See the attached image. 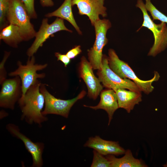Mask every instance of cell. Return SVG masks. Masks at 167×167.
<instances>
[{"label": "cell", "instance_id": "7c38bea8", "mask_svg": "<svg viewBox=\"0 0 167 167\" xmlns=\"http://www.w3.org/2000/svg\"><path fill=\"white\" fill-rule=\"evenodd\" d=\"M104 2L105 0H72V5H76L79 14L87 16L92 25L94 26L100 19V15L105 18L107 15Z\"/></svg>", "mask_w": 167, "mask_h": 167}, {"label": "cell", "instance_id": "277c9868", "mask_svg": "<svg viewBox=\"0 0 167 167\" xmlns=\"http://www.w3.org/2000/svg\"><path fill=\"white\" fill-rule=\"evenodd\" d=\"M136 6L141 11L143 21L142 26L147 28L153 35L154 41L150 48L148 55L155 57L164 51L167 46V26L165 23L161 22L159 24H155L148 13L145 3L142 0H137Z\"/></svg>", "mask_w": 167, "mask_h": 167}, {"label": "cell", "instance_id": "4fadbf2b", "mask_svg": "<svg viewBox=\"0 0 167 167\" xmlns=\"http://www.w3.org/2000/svg\"><path fill=\"white\" fill-rule=\"evenodd\" d=\"M93 70L89 61L85 56H82L79 67L80 76L87 86L88 96L91 99L96 100L102 90L103 87L98 78L94 75Z\"/></svg>", "mask_w": 167, "mask_h": 167}, {"label": "cell", "instance_id": "5bb4252c", "mask_svg": "<svg viewBox=\"0 0 167 167\" xmlns=\"http://www.w3.org/2000/svg\"><path fill=\"white\" fill-rule=\"evenodd\" d=\"M84 146L93 148L104 156L121 155L126 151L118 142L105 140L99 136L90 137Z\"/></svg>", "mask_w": 167, "mask_h": 167}, {"label": "cell", "instance_id": "ffe728a7", "mask_svg": "<svg viewBox=\"0 0 167 167\" xmlns=\"http://www.w3.org/2000/svg\"><path fill=\"white\" fill-rule=\"evenodd\" d=\"M145 6L151 14L152 20H158L167 23V16L159 11L152 3L151 0H145Z\"/></svg>", "mask_w": 167, "mask_h": 167}, {"label": "cell", "instance_id": "52a82bcc", "mask_svg": "<svg viewBox=\"0 0 167 167\" xmlns=\"http://www.w3.org/2000/svg\"><path fill=\"white\" fill-rule=\"evenodd\" d=\"M35 58L33 55L29 57L26 65H23L20 61L17 63L18 68L15 71L8 74L10 76H19L20 78L24 96L28 89L38 79H43L45 76V73L38 74V71L42 70L47 67L48 64L35 63Z\"/></svg>", "mask_w": 167, "mask_h": 167}, {"label": "cell", "instance_id": "30bf717a", "mask_svg": "<svg viewBox=\"0 0 167 167\" xmlns=\"http://www.w3.org/2000/svg\"><path fill=\"white\" fill-rule=\"evenodd\" d=\"M0 106L14 110L15 105L22 96L21 81L18 76L6 79L1 84Z\"/></svg>", "mask_w": 167, "mask_h": 167}, {"label": "cell", "instance_id": "d6986e66", "mask_svg": "<svg viewBox=\"0 0 167 167\" xmlns=\"http://www.w3.org/2000/svg\"><path fill=\"white\" fill-rule=\"evenodd\" d=\"M72 0H65L57 10L45 15L47 18L56 17L69 22L74 28L78 33L82 34V32L77 24L74 18L72 9Z\"/></svg>", "mask_w": 167, "mask_h": 167}, {"label": "cell", "instance_id": "484cf974", "mask_svg": "<svg viewBox=\"0 0 167 167\" xmlns=\"http://www.w3.org/2000/svg\"><path fill=\"white\" fill-rule=\"evenodd\" d=\"M55 55L57 58V60L60 61L63 63L65 67H66L71 62V59L66 54H62L59 52H56L55 53Z\"/></svg>", "mask_w": 167, "mask_h": 167}, {"label": "cell", "instance_id": "44dd1931", "mask_svg": "<svg viewBox=\"0 0 167 167\" xmlns=\"http://www.w3.org/2000/svg\"><path fill=\"white\" fill-rule=\"evenodd\" d=\"M93 156L91 167H111L110 161L105 156L96 150L93 151Z\"/></svg>", "mask_w": 167, "mask_h": 167}, {"label": "cell", "instance_id": "7402d4cb", "mask_svg": "<svg viewBox=\"0 0 167 167\" xmlns=\"http://www.w3.org/2000/svg\"><path fill=\"white\" fill-rule=\"evenodd\" d=\"M10 0H0V30L9 24L6 18Z\"/></svg>", "mask_w": 167, "mask_h": 167}, {"label": "cell", "instance_id": "2e32d148", "mask_svg": "<svg viewBox=\"0 0 167 167\" xmlns=\"http://www.w3.org/2000/svg\"><path fill=\"white\" fill-rule=\"evenodd\" d=\"M119 108H123L129 113L135 105L142 101L141 92L119 89L115 91Z\"/></svg>", "mask_w": 167, "mask_h": 167}, {"label": "cell", "instance_id": "83f0119b", "mask_svg": "<svg viewBox=\"0 0 167 167\" xmlns=\"http://www.w3.org/2000/svg\"><path fill=\"white\" fill-rule=\"evenodd\" d=\"M163 166L165 167H167V162L166 164H164L163 165Z\"/></svg>", "mask_w": 167, "mask_h": 167}, {"label": "cell", "instance_id": "8fae6325", "mask_svg": "<svg viewBox=\"0 0 167 167\" xmlns=\"http://www.w3.org/2000/svg\"><path fill=\"white\" fill-rule=\"evenodd\" d=\"M6 127L13 136L22 141L26 149L31 154L33 161L31 167H42L43 163L42 154L44 148V144L41 142H33L21 132L19 126L14 124H8Z\"/></svg>", "mask_w": 167, "mask_h": 167}, {"label": "cell", "instance_id": "ac0fdd59", "mask_svg": "<svg viewBox=\"0 0 167 167\" xmlns=\"http://www.w3.org/2000/svg\"><path fill=\"white\" fill-rule=\"evenodd\" d=\"M0 30V39L10 47L17 48L24 41L20 29L16 25L9 24Z\"/></svg>", "mask_w": 167, "mask_h": 167}, {"label": "cell", "instance_id": "6da1fadb", "mask_svg": "<svg viewBox=\"0 0 167 167\" xmlns=\"http://www.w3.org/2000/svg\"><path fill=\"white\" fill-rule=\"evenodd\" d=\"M41 84L38 79L18 102L22 113L21 119L28 124L34 123L40 126L48 120L42 113L45 106V100L40 91Z\"/></svg>", "mask_w": 167, "mask_h": 167}, {"label": "cell", "instance_id": "9c48e42d", "mask_svg": "<svg viewBox=\"0 0 167 167\" xmlns=\"http://www.w3.org/2000/svg\"><path fill=\"white\" fill-rule=\"evenodd\" d=\"M61 31L72 32L66 27L64 19L61 18L57 17L51 24H49L47 18L43 19L40 28L36 32L34 41L27 51V55L28 57L34 55L48 39L53 36L55 33Z\"/></svg>", "mask_w": 167, "mask_h": 167}, {"label": "cell", "instance_id": "7a4b0ae2", "mask_svg": "<svg viewBox=\"0 0 167 167\" xmlns=\"http://www.w3.org/2000/svg\"><path fill=\"white\" fill-rule=\"evenodd\" d=\"M108 60L110 68L117 75L122 78H126L134 82L141 92L148 94L154 90L152 84L157 81L160 75L156 71L154 72V77L148 80H143L139 79L128 64L120 60L115 50L110 49L108 50Z\"/></svg>", "mask_w": 167, "mask_h": 167}, {"label": "cell", "instance_id": "ba28073f", "mask_svg": "<svg viewBox=\"0 0 167 167\" xmlns=\"http://www.w3.org/2000/svg\"><path fill=\"white\" fill-rule=\"evenodd\" d=\"M98 78L103 87L115 91L119 89H127L141 92L135 83L130 79L122 78L115 73L109 67L108 57L103 55L102 66L96 73Z\"/></svg>", "mask_w": 167, "mask_h": 167}, {"label": "cell", "instance_id": "9a60e30c", "mask_svg": "<svg viewBox=\"0 0 167 167\" xmlns=\"http://www.w3.org/2000/svg\"><path fill=\"white\" fill-rule=\"evenodd\" d=\"M100 96V102L96 105L92 106L84 105V106L95 110L101 109L105 111L108 115V125H109L114 113L119 108L116 94L113 89H107L101 91Z\"/></svg>", "mask_w": 167, "mask_h": 167}, {"label": "cell", "instance_id": "603a6c76", "mask_svg": "<svg viewBox=\"0 0 167 167\" xmlns=\"http://www.w3.org/2000/svg\"><path fill=\"white\" fill-rule=\"evenodd\" d=\"M23 2L31 19H36L37 15L34 7V0H21Z\"/></svg>", "mask_w": 167, "mask_h": 167}, {"label": "cell", "instance_id": "3957f363", "mask_svg": "<svg viewBox=\"0 0 167 167\" xmlns=\"http://www.w3.org/2000/svg\"><path fill=\"white\" fill-rule=\"evenodd\" d=\"M6 19L8 24L19 27L24 41H29L35 37L36 32L21 0H10Z\"/></svg>", "mask_w": 167, "mask_h": 167}, {"label": "cell", "instance_id": "5b68a950", "mask_svg": "<svg viewBox=\"0 0 167 167\" xmlns=\"http://www.w3.org/2000/svg\"><path fill=\"white\" fill-rule=\"evenodd\" d=\"M93 26L95 32V40L92 47L88 50V59L93 70H98L102 66V50L108 42L106 34L111 27V24L108 19H100Z\"/></svg>", "mask_w": 167, "mask_h": 167}, {"label": "cell", "instance_id": "8992f818", "mask_svg": "<svg viewBox=\"0 0 167 167\" xmlns=\"http://www.w3.org/2000/svg\"><path fill=\"white\" fill-rule=\"evenodd\" d=\"M46 85L41 83L40 88L45 98V107L42 113L45 116L54 114L67 118L73 105L78 100L84 98L86 94L84 90H83L74 98L67 100L61 99L56 98L50 93L46 89Z\"/></svg>", "mask_w": 167, "mask_h": 167}, {"label": "cell", "instance_id": "cb8c5ba5", "mask_svg": "<svg viewBox=\"0 0 167 167\" xmlns=\"http://www.w3.org/2000/svg\"><path fill=\"white\" fill-rule=\"evenodd\" d=\"M10 54V52L5 51L3 59L0 63V84L6 79L7 72L5 68V64Z\"/></svg>", "mask_w": 167, "mask_h": 167}, {"label": "cell", "instance_id": "e0dca14e", "mask_svg": "<svg viewBox=\"0 0 167 167\" xmlns=\"http://www.w3.org/2000/svg\"><path fill=\"white\" fill-rule=\"evenodd\" d=\"M105 157L110 161L111 167H146L148 166L141 159L135 158L130 149L126 151L124 155L120 158L114 155H109Z\"/></svg>", "mask_w": 167, "mask_h": 167}, {"label": "cell", "instance_id": "d4e9b609", "mask_svg": "<svg viewBox=\"0 0 167 167\" xmlns=\"http://www.w3.org/2000/svg\"><path fill=\"white\" fill-rule=\"evenodd\" d=\"M82 52L81 46L78 45L75 46L68 51L66 54L71 59L74 58Z\"/></svg>", "mask_w": 167, "mask_h": 167}, {"label": "cell", "instance_id": "4316f807", "mask_svg": "<svg viewBox=\"0 0 167 167\" xmlns=\"http://www.w3.org/2000/svg\"><path fill=\"white\" fill-rule=\"evenodd\" d=\"M41 4L44 7H52L54 3L52 0H39Z\"/></svg>", "mask_w": 167, "mask_h": 167}]
</instances>
